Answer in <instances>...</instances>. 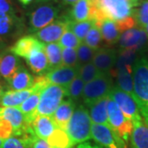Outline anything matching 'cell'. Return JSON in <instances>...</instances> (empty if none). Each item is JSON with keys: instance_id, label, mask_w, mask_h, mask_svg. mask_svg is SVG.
<instances>
[{"instance_id": "cell-1", "label": "cell", "mask_w": 148, "mask_h": 148, "mask_svg": "<svg viewBox=\"0 0 148 148\" xmlns=\"http://www.w3.org/2000/svg\"><path fill=\"white\" fill-rule=\"evenodd\" d=\"M133 98L143 121L148 123V57L138 58L133 65Z\"/></svg>"}, {"instance_id": "cell-2", "label": "cell", "mask_w": 148, "mask_h": 148, "mask_svg": "<svg viewBox=\"0 0 148 148\" xmlns=\"http://www.w3.org/2000/svg\"><path fill=\"white\" fill-rule=\"evenodd\" d=\"M94 7L93 21L105 19L120 21L132 16L134 8L128 0H90Z\"/></svg>"}, {"instance_id": "cell-3", "label": "cell", "mask_w": 148, "mask_h": 148, "mask_svg": "<svg viewBox=\"0 0 148 148\" xmlns=\"http://www.w3.org/2000/svg\"><path fill=\"white\" fill-rule=\"evenodd\" d=\"M91 126L92 122L87 109L80 106L74 111L66 132L73 145L81 144L91 138Z\"/></svg>"}, {"instance_id": "cell-4", "label": "cell", "mask_w": 148, "mask_h": 148, "mask_svg": "<svg viewBox=\"0 0 148 148\" xmlns=\"http://www.w3.org/2000/svg\"><path fill=\"white\" fill-rule=\"evenodd\" d=\"M113 87V79L110 73H102L100 77L85 84L82 98L85 105L90 107L97 101L109 96Z\"/></svg>"}, {"instance_id": "cell-5", "label": "cell", "mask_w": 148, "mask_h": 148, "mask_svg": "<svg viewBox=\"0 0 148 148\" xmlns=\"http://www.w3.org/2000/svg\"><path fill=\"white\" fill-rule=\"evenodd\" d=\"M66 95V88L58 85L50 84L41 91L40 100L36 109L37 116L52 117L54 112L63 102Z\"/></svg>"}, {"instance_id": "cell-6", "label": "cell", "mask_w": 148, "mask_h": 148, "mask_svg": "<svg viewBox=\"0 0 148 148\" xmlns=\"http://www.w3.org/2000/svg\"><path fill=\"white\" fill-rule=\"evenodd\" d=\"M109 97L115 102L122 113L134 123L143 121L138 106L130 94L120 90L118 86L113 87Z\"/></svg>"}, {"instance_id": "cell-7", "label": "cell", "mask_w": 148, "mask_h": 148, "mask_svg": "<svg viewBox=\"0 0 148 148\" xmlns=\"http://www.w3.org/2000/svg\"><path fill=\"white\" fill-rule=\"evenodd\" d=\"M58 8L52 3H45L39 6L29 14V32L36 33L49 26L57 19Z\"/></svg>"}, {"instance_id": "cell-8", "label": "cell", "mask_w": 148, "mask_h": 148, "mask_svg": "<svg viewBox=\"0 0 148 148\" xmlns=\"http://www.w3.org/2000/svg\"><path fill=\"white\" fill-rule=\"evenodd\" d=\"M107 109L109 122L111 127L119 135L120 138H123L125 142H127L132 135L133 123L125 117L115 102L110 98L108 101Z\"/></svg>"}, {"instance_id": "cell-9", "label": "cell", "mask_w": 148, "mask_h": 148, "mask_svg": "<svg viewBox=\"0 0 148 148\" xmlns=\"http://www.w3.org/2000/svg\"><path fill=\"white\" fill-rule=\"evenodd\" d=\"M91 138L104 148H127L126 142L112 127L106 125L92 123Z\"/></svg>"}, {"instance_id": "cell-10", "label": "cell", "mask_w": 148, "mask_h": 148, "mask_svg": "<svg viewBox=\"0 0 148 148\" xmlns=\"http://www.w3.org/2000/svg\"><path fill=\"white\" fill-rule=\"evenodd\" d=\"M0 119L10 123L14 129V136L21 138L33 132L32 125L28 123L27 119L19 107H3L0 106Z\"/></svg>"}, {"instance_id": "cell-11", "label": "cell", "mask_w": 148, "mask_h": 148, "mask_svg": "<svg viewBox=\"0 0 148 148\" xmlns=\"http://www.w3.org/2000/svg\"><path fill=\"white\" fill-rule=\"evenodd\" d=\"M69 21L70 19L68 15L61 16L49 26L36 32L34 36L44 44L57 43L68 29Z\"/></svg>"}, {"instance_id": "cell-12", "label": "cell", "mask_w": 148, "mask_h": 148, "mask_svg": "<svg viewBox=\"0 0 148 148\" xmlns=\"http://www.w3.org/2000/svg\"><path fill=\"white\" fill-rule=\"evenodd\" d=\"M147 41L148 37L145 30L136 27L122 34L119 45L121 49H132L138 53L144 49Z\"/></svg>"}, {"instance_id": "cell-13", "label": "cell", "mask_w": 148, "mask_h": 148, "mask_svg": "<svg viewBox=\"0 0 148 148\" xmlns=\"http://www.w3.org/2000/svg\"><path fill=\"white\" fill-rule=\"evenodd\" d=\"M45 44L39 40L34 35H27L21 37L10 48V52L17 57L27 59L36 49L42 48Z\"/></svg>"}, {"instance_id": "cell-14", "label": "cell", "mask_w": 148, "mask_h": 148, "mask_svg": "<svg viewBox=\"0 0 148 148\" xmlns=\"http://www.w3.org/2000/svg\"><path fill=\"white\" fill-rule=\"evenodd\" d=\"M79 69L61 66L57 69L49 70L45 76L50 84L58 85L66 88L78 76Z\"/></svg>"}, {"instance_id": "cell-15", "label": "cell", "mask_w": 148, "mask_h": 148, "mask_svg": "<svg viewBox=\"0 0 148 148\" xmlns=\"http://www.w3.org/2000/svg\"><path fill=\"white\" fill-rule=\"evenodd\" d=\"M117 58L118 53L115 49L110 48H101L96 51L92 63L101 73H109L115 66Z\"/></svg>"}, {"instance_id": "cell-16", "label": "cell", "mask_w": 148, "mask_h": 148, "mask_svg": "<svg viewBox=\"0 0 148 148\" xmlns=\"http://www.w3.org/2000/svg\"><path fill=\"white\" fill-rule=\"evenodd\" d=\"M22 29V20L16 14L11 15L0 12V36H15L21 33Z\"/></svg>"}, {"instance_id": "cell-17", "label": "cell", "mask_w": 148, "mask_h": 148, "mask_svg": "<svg viewBox=\"0 0 148 148\" xmlns=\"http://www.w3.org/2000/svg\"><path fill=\"white\" fill-rule=\"evenodd\" d=\"M76 110V103L72 100L63 101L52 116L56 127L67 131L71 118Z\"/></svg>"}, {"instance_id": "cell-18", "label": "cell", "mask_w": 148, "mask_h": 148, "mask_svg": "<svg viewBox=\"0 0 148 148\" xmlns=\"http://www.w3.org/2000/svg\"><path fill=\"white\" fill-rule=\"evenodd\" d=\"M115 67L118 87L133 97V65L116 62Z\"/></svg>"}, {"instance_id": "cell-19", "label": "cell", "mask_w": 148, "mask_h": 148, "mask_svg": "<svg viewBox=\"0 0 148 148\" xmlns=\"http://www.w3.org/2000/svg\"><path fill=\"white\" fill-rule=\"evenodd\" d=\"M68 16L73 21H93L94 7L90 0H79L77 2L69 13Z\"/></svg>"}, {"instance_id": "cell-20", "label": "cell", "mask_w": 148, "mask_h": 148, "mask_svg": "<svg viewBox=\"0 0 148 148\" xmlns=\"http://www.w3.org/2000/svg\"><path fill=\"white\" fill-rule=\"evenodd\" d=\"M21 67L19 57L11 52H3L0 60V77L8 82Z\"/></svg>"}, {"instance_id": "cell-21", "label": "cell", "mask_w": 148, "mask_h": 148, "mask_svg": "<svg viewBox=\"0 0 148 148\" xmlns=\"http://www.w3.org/2000/svg\"><path fill=\"white\" fill-rule=\"evenodd\" d=\"M28 66L37 76H42L49 71L47 56L45 52V46L36 49L26 59Z\"/></svg>"}, {"instance_id": "cell-22", "label": "cell", "mask_w": 148, "mask_h": 148, "mask_svg": "<svg viewBox=\"0 0 148 148\" xmlns=\"http://www.w3.org/2000/svg\"><path fill=\"white\" fill-rule=\"evenodd\" d=\"M95 25L100 29L102 39L107 45H112L119 42L122 32L115 21L110 19H105L103 21L96 22Z\"/></svg>"}, {"instance_id": "cell-23", "label": "cell", "mask_w": 148, "mask_h": 148, "mask_svg": "<svg viewBox=\"0 0 148 148\" xmlns=\"http://www.w3.org/2000/svg\"><path fill=\"white\" fill-rule=\"evenodd\" d=\"M38 91L32 86L31 89L23 90H9L4 92L0 100V106L3 107H19L34 92Z\"/></svg>"}, {"instance_id": "cell-24", "label": "cell", "mask_w": 148, "mask_h": 148, "mask_svg": "<svg viewBox=\"0 0 148 148\" xmlns=\"http://www.w3.org/2000/svg\"><path fill=\"white\" fill-rule=\"evenodd\" d=\"M32 127L38 138L47 141L56 129L52 117L37 116L32 123Z\"/></svg>"}, {"instance_id": "cell-25", "label": "cell", "mask_w": 148, "mask_h": 148, "mask_svg": "<svg viewBox=\"0 0 148 148\" xmlns=\"http://www.w3.org/2000/svg\"><path fill=\"white\" fill-rule=\"evenodd\" d=\"M109 100L110 97L107 96L90 106L89 114L92 123L102 124V125L111 127L109 122L108 109H107Z\"/></svg>"}, {"instance_id": "cell-26", "label": "cell", "mask_w": 148, "mask_h": 148, "mask_svg": "<svg viewBox=\"0 0 148 148\" xmlns=\"http://www.w3.org/2000/svg\"><path fill=\"white\" fill-rule=\"evenodd\" d=\"M8 82L11 90H27L34 86L35 77L24 67H21Z\"/></svg>"}, {"instance_id": "cell-27", "label": "cell", "mask_w": 148, "mask_h": 148, "mask_svg": "<svg viewBox=\"0 0 148 148\" xmlns=\"http://www.w3.org/2000/svg\"><path fill=\"white\" fill-rule=\"evenodd\" d=\"M131 148H148V123L144 121L133 124Z\"/></svg>"}, {"instance_id": "cell-28", "label": "cell", "mask_w": 148, "mask_h": 148, "mask_svg": "<svg viewBox=\"0 0 148 148\" xmlns=\"http://www.w3.org/2000/svg\"><path fill=\"white\" fill-rule=\"evenodd\" d=\"M40 95H41V91L34 92L19 106V109L21 110L27 119V123H30L31 125L33 120L36 118V112L40 100Z\"/></svg>"}, {"instance_id": "cell-29", "label": "cell", "mask_w": 148, "mask_h": 148, "mask_svg": "<svg viewBox=\"0 0 148 148\" xmlns=\"http://www.w3.org/2000/svg\"><path fill=\"white\" fill-rule=\"evenodd\" d=\"M45 52L47 56L49 70L57 69L58 67L63 66L62 47L59 45L58 43L45 44Z\"/></svg>"}, {"instance_id": "cell-30", "label": "cell", "mask_w": 148, "mask_h": 148, "mask_svg": "<svg viewBox=\"0 0 148 148\" xmlns=\"http://www.w3.org/2000/svg\"><path fill=\"white\" fill-rule=\"evenodd\" d=\"M47 143L51 148H72L74 146L68 132L58 127L48 138Z\"/></svg>"}, {"instance_id": "cell-31", "label": "cell", "mask_w": 148, "mask_h": 148, "mask_svg": "<svg viewBox=\"0 0 148 148\" xmlns=\"http://www.w3.org/2000/svg\"><path fill=\"white\" fill-rule=\"evenodd\" d=\"M94 25H95V22L93 21L77 22V21H73L70 20L68 28L73 32V33L77 37V39L81 42H83L87 33Z\"/></svg>"}, {"instance_id": "cell-32", "label": "cell", "mask_w": 148, "mask_h": 148, "mask_svg": "<svg viewBox=\"0 0 148 148\" xmlns=\"http://www.w3.org/2000/svg\"><path fill=\"white\" fill-rule=\"evenodd\" d=\"M34 136H36L35 132L21 138L12 137L3 142V148H31V141Z\"/></svg>"}, {"instance_id": "cell-33", "label": "cell", "mask_w": 148, "mask_h": 148, "mask_svg": "<svg viewBox=\"0 0 148 148\" xmlns=\"http://www.w3.org/2000/svg\"><path fill=\"white\" fill-rule=\"evenodd\" d=\"M137 27L145 29L148 24V0H143L138 8H134L133 15Z\"/></svg>"}, {"instance_id": "cell-34", "label": "cell", "mask_w": 148, "mask_h": 148, "mask_svg": "<svg viewBox=\"0 0 148 148\" xmlns=\"http://www.w3.org/2000/svg\"><path fill=\"white\" fill-rule=\"evenodd\" d=\"M85 82L77 76L75 79L66 87V95L69 100L76 101L82 96Z\"/></svg>"}, {"instance_id": "cell-35", "label": "cell", "mask_w": 148, "mask_h": 148, "mask_svg": "<svg viewBox=\"0 0 148 148\" xmlns=\"http://www.w3.org/2000/svg\"><path fill=\"white\" fill-rule=\"evenodd\" d=\"M101 73L96 69L92 62L88 64L81 65L78 73V77L84 82L85 83H88L91 81L95 79L96 77H100Z\"/></svg>"}, {"instance_id": "cell-36", "label": "cell", "mask_w": 148, "mask_h": 148, "mask_svg": "<svg viewBox=\"0 0 148 148\" xmlns=\"http://www.w3.org/2000/svg\"><path fill=\"white\" fill-rule=\"evenodd\" d=\"M102 40L103 39H102L100 29L95 25H94L87 33L83 43H85L87 46L93 49L94 50L97 51L98 49H101Z\"/></svg>"}, {"instance_id": "cell-37", "label": "cell", "mask_w": 148, "mask_h": 148, "mask_svg": "<svg viewBox=\"0 0 148 148\" xmlns=\"http://www.w3.org/2000/svg\"><path fill=\"white\" fill-rule=\"evenodd\" d=\"M62 63L63 66L80 68L81 65L78 63L77 49L72 48L62 49Z\"/></svg>"}, {"instance_id": "cell-38", "label": "cell", "mask_w": 148, "mask_h": 148, "mask_svg": "<svg viewBox=\"0 0 148 148\" xmlns=\"http://www.w3.org/2000/svg\"><path fill=\"white\" fill-rule=\"evenodd\" d=\"M77 53L78 63L80 65H83V64L92 62L96 51L82 42L80 45L79 47L77 48Z\"/></svg>"}, {"instance_id": "cell-39", "label": "cell", "mask_w": 148, "mask_h": 148, "mask_svg": "<svg viewBox=\"0 0 148 148\" xmlns=\"http://www.w3.org/2000/svg\"><path fill=\"white\" fill-rule=\"evenodd\" d=\"M82 42H81L79 40L77 39V37L74 35L72 31H70L69 28L65 31L62 37L59 40V45L62 47V49L64 48H72L77 49V48L79 47L80 45Z\"/></svg>"}, {"instance_id": "cell-40", "label": "cell", "mask_w": 148, "mask_h": 148, "mask_svg": "<svg viewBox=\"0 0 148 148\" xmlns=\"http://www.w3.org/2000/svg\"><path fill=\"white\" fill-rule=\"evenodd\" d=\"M14 136V129L9 122L0 119V139L5 141Z\"/></svg>"}, {"instance_id": "cell-41", "label": "cell", "mask_w": 148, "mask_h": 148, "mask_svg": "<svg viewBox=\"0 0 148 148\" xmlns=\"http://www.w3.org/2000/svg\"><path fill=\"white\" fill-rule=\"evenodd\" d=\"M0 12L4 14L14 15L16 13V8L12 0H0Z\"/></svg>"}, {"instance_id": "cell-42", "label": "cell", "mask_w": 148, "mask_h": 148, "mask_svg": "<svg viewBox=\"0 0 148 148\" xmlns=\"http://www.w3.org/2000/svg\"><path fill=\"white\" fill-rule=\"evenodd\" d=\"M31 148H51V147L47 143V141L38 138L36 135L31 141Z\"/></svg>"}, {"instance_id": "cell-43", "label": "cell", "mask_w": 148, "mask_h": 148, "mask_svg": "<svg viewBox=\"0 0 148 148\" xmlns=\"http://www.w3.org/2000/svg\"><path fill=\"white\" fill-rule=\"evenodd\" d=\"M77 148H104L98 144H93V143H89V142H86V143L78 144V146Z\"/></svg>"}, {"instance_id": "cell-44", "label": "cell", "mask_w": 148, "mask_h": 148, "mask_svg": "<svg viewBox=\"0 0 148 148\" xmlns=\"http://www.w3.org/2000/svg\"><path fill=\"white\" fill-rule=\"evenodd\" d=\"M36 0H18V2L21 3L23 7H27V6L31 5L33 2H35Z\"/></svg>"}, {"instance_id": "cell-45", "label": "cell", "mask_w": 148, "mask_h": 148, "mask_svg": "<svg viewBox=\"0 0 148 148\" xmlns=\"http://www.w3.org/2000/svg\"><path fill=\"white\" fill-rule=\"evenodd\" d=\"M6 48V43L4 41V39L0 36V53L4 52V49Z\"/></svg>"}, {"instance_id": "cell-46", "label": "cell", "mask_w": 148, "mask_h": 148, "mask_svg": "<svg viewBox=\"0 0 148 148\" xmlns=\"http://www.w3.org/2000/svg\"><path fill=\"white\" fill-rule=\"evenodd\" d=\"M79 0H61V2L66 5H74Z\"/></svg>"}, {"instance_id": "cell-47", "label": "cell", "mask_w": 148, "mask_h": 148, "mask_svg": "<svg viewBox=\"0 0 148 148\" xmlns=\"http://www.w3.org/2000/svg\"><path fill=\"white\" fill-rule=\"evenodd\" d=\"M128 1L131 3V4L133 6V8H138V6L140 5V3H142L143 0H128Z\"/></svg>"}, {"instance_id": "cell-48", "label": "cell", "mask_w": 148, "mask_h": 148, "mask_svg": "<svg viewBox=\"0 0 148 148\" xmlns=\"http://www.w3.org/2000/svg\"><path fill=\"white\" fill-rule=\"evenodd\" d=\"M52 0H36L35 3L37 4H45V3H47L49 2H50Z\"/></svg>"}, {"instance_id": "cell-49", "label": "cell", "mask_w": 148, "mask_h": 148, "mask_svg": "<svg viewBox=\"0 0 148 148\" xmlns=\"http://www.w3.org/2000/svg\"><path fill=\"white\" fill-rule=\"evenodd\" d=\"M3 94H4V91H3V88L2 85L0 84V100L2 99V97H3Z\"/></svg>"}, {"instance_id": "cell-50", "label": "cell", "mask_w": 148, "mask_h": 148, "mask_svg": "<svg viewBox=\"0 0 148 148\" xmlns=\"http://www.w3.org/2000/svg\"><path fill=\"white\" fill-rule=\"evenodd\" d=\"M144 30H145V32H146V33H147V36L148 37V24L147 25V27H145V29H144Z\"/></svg>"}, {"instance_id": "cell-51", "label": "cell", "mask_w": 148, "mask_h": 148, "mask_svg": "<svg viewBox=\"0 0 148 148\" xmlns=\"http://www.w3.org/2000/svg\"><path fill=\"white\" fill-rule=\"evenodd\" d=\"M3 140H2V139H0V148H3Z\"/></svg>"}, {"instance_id": "cell-52", "label": "cell", "mask_w": 148, "mask_h": 148, "mask_svg": "<svg viewBox=\"0 0 148 148\" xmlns=\"http://www.w3.org/2000/svg\"><path fill=\"white\" fill-rule=\"evenodd\" d=\"M3 53H0V60H1V58H2V55H3Z\"/></svg>"}, {"instance_id": "cell-53", "label": "cell", "mask_w": 148, "mask_h": 148, "mask_svg": "<svg viewBox=\"0 0 148 148\" xmlns=\"http://www.w3.org/2000/svg\"><path fill=\"white\" fill-rule=\"evenodd\" d=\"M72 148H73V147H72Z\"/></svg>"}]
</instances>
